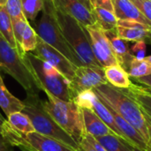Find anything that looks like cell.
I'll use <instances>...</instances> for the list:
<instances>
[{
  "label": "cell",
  "mask_w": 151,
  "mask_h": 151,
  "mask_svg": "<svg viewBox=\"0 0 151 151\" xmlns=\"http://www.w3.org/2000/svg\"><path fill=\"white\" fill-rule=\"evenodd\" d=\"M92 90L102 103L133 125L142 135L147 144L149 143V130L144 113L132 97L123 89L115 88L109 83L100 85Z\"/></svg>",
  "instance_id": "obj_1"
},
{
  "label": "cell",
  "mask_w": 151,
  "mask_h": 151,
  "mask_svg": "<svg viewBox=\"0 0 151 151\" xmlns=\"http://www.w3.org/2000/svg\"><path fill=\"white\" fill-rule=\"evenodd\" d=\"M53 13L64 38L80 60L81 65L102 67L93 53L89 36L85 27L73 17L60 11L55 4L53 6Z\"/></svg>",
  "instance_id": "obj_2"
},
{
  "label": "cell",
  "mask_w": 151,
  "mask_h": 151,
  "mask_svg": "<svg viewBox=\"0 0 151 151\" xmlns=\"http://www.w3.org/2000/svg\"><path fill=\"white\" fill-rule=\"evenodd\" d=\"M29 69L34 75L40 90L47 91L64 101H73L69 87V81L55 67L42 60L33 52L23 55Z\"/></svg>",
  "instance_id": "obj_3"
},
{
  "label": "cell",
  "mask_w": 151,
  "mask_h": 151,
  "mask_svg": "<svg viewBox=\"0 0 151 151\" xmlns=\"http://www.w3.org/2000/svg\"><path fill=\"white\" fill-rule=\"evenodd\" d=\"M23 104L24 108L21 111L27 115L35 132L53 138L76 151L78 144L46 111L38 94H27Z\"/></svg>",
  "instance_id": "obj_4"
},
{
  "label": "cell",
  "mask_w": 151,
  "mask_h": 151,
  "mask_svg": "<svg viewBox=\"0 0 151 151\" xmlns=\"http://www.w3.org/2000/svg\"><path fill=\"white\" fill-rule=\"evenodd\" d=\"M44 93L48 98L42 101L44 109L79 145L86 133L81 108L74 101H64L47 91Z\"/></svg>",
  "instance_id": "obj_5"
},
{
  "label": "cell",
  "mask_w": 151,
  "mask_h": 151,
  "mask_svg": "<svg viewBox=\"0 0 151 151\" xmlns=\"http://www.w3.org/2000/svg\"><path fill=\"white\" fill-rule=\"evenodd\" d=\"M0 67L16 80L27 94H38L40 90L24 57L12 47L0 34Z\"/></svg>",
  "instance_id": "obj_6"
},
{
  "label": "cell",
  "mask_w": 151,
  "mask_h": 151,
  "mask_svg": "<svg viewBox=\"0 0 151 151\" xmlns=\"http://www.w3.org/2000/svg\"><path fill=\"white\" fill-rule=\"evenodd\" d=\"M43 8L42 14L40 20L35 26V31L37 35L49 45L52 46L58 51H60L65 57H66L73 65L82 66L80 60L71 49L64 38L58 22L53 13V1L52 0H42Z\"/></svg>",
  "instance_id": "obj_7"
},
{
  "label": "cell",
  "mask_w": 151,
  "mask_h": 151,
  "mask_svg": "<svg viewBox=\"0 0 151 151\" xmlns=\"http://www.w3.org/2000/svg\"><path fill=\"white\" fill-rule=\"evenodd\" d=\"M1 134L12 147H16L21 151H75L62 142L35 131L27 134L17 131L9 124L7 119L2 126Z\"/></svg>",
  "instance_id": "obj_8"
},
{
  "label": "cell",
  "mask_w": 151,
  "mask_h": 151,
  "mask_svg": "<svg viewBox=\"0 0 151 151\" xmlns=\"http://www.w3.org/2000/svg\"><path fill=\"white\" fill-rule=\"evenodd\" d=\"M105 83L108 81L103 67L82 65L76 68L74 76L69 82V87L74 98L83 91L93 89Z\"/></svg>",
  "instance_id": "obj_9"
},
{
  "label": "cell",
  "mask_w": 151,
  "mask_h": 151,
  "mask_svg": "<svg viewBox=\"0 0 151 151\" xmlns=\"http://www.w3.org/2000/svg\"><path fill=\"white\" fill-rule=\"evenodd\" d=\"M91 43L93 53L103 68L118 64L114 56L109 39L101 27L95 23L94 25L85 27Z\"/></svg>",
  "instance_id": "obj_10"
},
{
  "label": "cell",
  "mask_w": 151,
  "mask_h": 151,
  "mask_svg": "<svg viewBox=\"0 0 151 151\" xmlns=\"http://www.w3.org/2000/svg\"><path fill=\"white\" fill-rule=\"evenodd\" d=\"M33 53L55 67L69 81L73 80L77 66L73 65L60 51L46 43L39 36L37 38L36 47Z\"/></svg>",
  "instance_id": "obj_11"
},
{
  "label": "cell",
  "mask_w": 151,
  "mask_h": 151,
  "mask_svg": "<svg viewBox=\"0 0 151 151\" xmlns=\"http://www.w3.org/2000/svg\"><path fill=\"white\" fill-rule=\"evenodd\" d=\"M55 6L73 17L82 26L88 27L96 22L92 11L78 0H52Z\"/></svg>",
  "instance_id": "obj_12"
},
{
  "label": "cell",
  "mask_w": 151,
  "mask_h": 151,
  "mask_svg": "<svg viewBox=\"0 0 151 151\" xmlns=\"http://www.w3.org/2000/svg\"><path fill=\"white\" fill-rule=\"evenodd\" d=\"M107 108L111 112L119 129L120 130L121 134L124 136V139L130 145H132L133 147L137 148V149L142 151H151L150 148L148 146V144L145 142L142 135L140 134V132L133 125L128 123L126 119H124L120 115H119L116 111H114L110 107L107 106Z\"/></svg>",
  "instance_id": "obj_13"
},
{
  "label": "cell",
  "mask_w": 151,
  "mask_h": 151,
  "mask_svg": "<svg viewBox=\"0 0 151 151\" xmlns=\"http://www.w3.org/2000/svg\"><path fill=\"white\" fill-rule=\"evenodd\" d=\"M118 19H129L142 23L151 29V22L130 0H111Z\"/></svg>",
  "instance_id": "obj_14"
},
{
  "label": "cell",
  "mask_w": 151,
  "mask_h": 151,
  "mask_svg": "<svg viewBox=\"0 0 151 151\" xmlns=\"http://www.w3.org/2000/svg\"><path fill=\"white\" fill-rule=\"evenodd\" d=\"M104 33L110 41L112 51L117 58L118 64L121 65L126 71H127L129 63L131 59L134 58V56L131 54L129 50L127 41L121 39L118 36L116 28L109 31H104Z\"/></svg>",
  "instance_id": "obj_15"
},
{
  "label": "cell",
  "mask_w": 151,
  "mask_h": 151,
  "mask_svg": "<svg viewBox=\"0 0 151 151\" xmlns=\"http://www.w3.org/2000/svg\"><path fill=\"white\" fill-rule=\"evenodd\" d=\"M81 110L85 132L87 134H89L94 137H100L110 134H114L92 110L85 108H81Z\"/></svg>",
  "instance_id": "obj_16"
},
{
  "label": "cell",
  "mask_w": 151,
  "mask_h": 151,
  "mask_svg": "<svg viewBox=\"0 0 151 151\" xmlns=\"http://www.w3.org/2000/svg\"><path fill=\"white\" fill-rule=\"evenodd\" d=\"M106 80L111 86L125 89L129 88L134 83L130 80L128 73L119 64L104 68Z\"/></svg>",
  "instance_id": "obj_17"
},
{
  "label": "cell",
  "mask_w": 151,
  "mask_h": 151,
  "mask_svg": "<svg viewBox=\"0 0 151 151\" xmlns=\"http://www.w3.org/2000/svg\"><path fill=\"white\" fill-rule=\"evenodd\" d=\"M88 109L92 110L115 134H117L119 137H121L122 139H124V136L121 134L120 130L119 129L111 112L107 108V106L100 101V99L96 96V95L93 97V99H92Z\"/></svg>",
  "instance_id": "obj_18"
},
{
  "label": "cell",
  "mask_w": 151,
  "mask_h": 151,
  "mask_svg": "<svg viewBox=\"0 0 151 151\" xmlns=\"http://www.w3.org/2000/svg\"><path fill=\"white\" fill-rule=\"evenodd\" d=\"M0 108L6 117L17 111H21L24 108L23 101H20L6 88L0 74Z\"/></svg>",
  "instance_id": "obj_19"
},
{
  "label": "cell",
  "mask_w": 151,
  "mask_h": 151,
  "mask_svg": "<svg viewBox=\"0 0 151 151\" xmlns=\"http://www.w3.org/2000/svg\"><path fill=\"white\" fill-rule=\"evenodd\" d=\"M123 90L138 104L144 113L151 118V94L146 91L144 87L133 84L129 88Z\"/></svg>",
  "instance_id": "obj_20"
},
{
  "label": "cell",
  "mask_w": 151,
  "mask_h": 151,
  "mask_svg": "<svg viewBox=\"0 0 151 151\" xmlns=\"http://www.w3.org/2000/svg\"><path fill=\"white\" fill-rule=\"evenodd\" d=\"M107 151H134V147L115 134L95 137Z\"/></svg>",
  "instance_id": "obj_21"
},
{
  "label": "cell",
  "mask_w": 151,
  "mask_h": 151,
  "mask_svg": "<svg viewBox=\"0 0 151 151\" xmlns=\"http://www.w3.org/2000/svg\"><path fill=\"white\" fill-rule=\"evenodd\" d=\"M0 34L12 47L19 51V46L13 34L12 21L5 6H0Z\"/></svg>",
  "instance_id": "obj_22"
},
{
  "label": "cell",
  "mask_w": 151,
  "mask_h": 151,
  "mask_svg": "<svg viewBox=\"0 0 151 151\" xmlns=\"http://www.w3.org/2000/svg\"><path fill=\"white\" fill-rule=\"evenodd\" d=\"M91 11L95 17L96 22L104 31H109L117 27L118 18L115 16L113 12L100 7L93 8Z\"/></svg>",
  "instance_id": "obj_23"
},
{
  "label": "cell",
  "mask_w": 151,
  "mask_h": 151,
  "mask_svg": "<svg viewBox=\"0 0 151 151\" xmlns=\"http://www.w3.org/2000/svg\"><path fill=\"white\" fill-rule=\"evenodd\" d=\"M7 121L9 124L17 131H19L24 134L35 132V128L27 117V114H25L22 111H17L10 114L7 117Z\"/></svg>",
  "instance_id": "obj_24"
},
{
  "label": "cell",
  "mask_w": 151,
  "mask_h": 151,
  "mask_svg": "<svg viewBox=\"0 0 151 151\" xmlns=\"http://www.w3.org/2000/svg\"><path fill=\"white\" fill-rule=\"evenodd\" d=\"M116 32L119 38L127 42H138L145 39H151V31L147 29L127 28L117 26Z\"/></svg>",
  "instance_id": "obj_25"
},
{
  "label": "cell",
  "mask_w": 151,
  "mask_h": 151,
  "mask_svg": "<svg viewBox=\"0 0 151 151\" xmlns=\"http://www.w3.org/2000/svg\"><path fill=\"white\" fill-rule=\"evenodd\" d=\"M127 72L128 73L129 76L133 77L134 79L148 76L151 74V64L145 59L139 60L134 57L129 63Z\"/></svg>",
  "instance_id": "obj_26"
},
{
  "label": "cell",
  "mask_w": 151,
  "mask_h": 151,
  "mask_svg": "<svg viewBox=\"0 0 151 151\" xmlns=\"http://www.w3.org/2000/svg\"><path fill=\"white\" fill-rule=\"evenodd\" d=\"M38 35L35 29L30 26L28 21L27 22L21 38V49L24 52H33L37 44Z\"/></svg>",
  "instance_id": "obj_27"
},
{
  "label": "cell",
  "mask_w": 151,
  "mask_h": 151,
  "mask_svg": "<svg viewBox=\"0 0 151 151\" xmlns=\"http://www.w3.org/2000/svg\"><path fill=\"white\" fill-rule=\"evenodd\" d=\"M22 12L27 20H35L43 8L42 0H21Z\"/></svg>",
  "instance_id": "obj_28"
},
{
  "label": "cell",
  "mask_w": 151,
  "mask_h": 151,
  "mask_svg": "<svg viewBox=\"0 0 151 151\" xmlns=\"http://www.w3.org/2000/svg\"><path fill=\"white\" fill-rule=\"evenodd\" d=\"M5 8L12 19V21L25 18L21 7V0H7Z\"/></svg>",
  "instance_id": "obj_29"
},
{
  "label": "cell",
  "mask_w": 151,
  "mask_h": 151,
  "mask_svg": "<svg viewBox=\"0 0 151 151\" xmlns=\"http://www.w3.org/2000/svg\"><path fill=\"white\" fill-rule=\"evenodd\" d=\"M146 50H147V45L144 40L135 42V43L132 46L131 51L132 55L139 60H142L146 58Z\"/></svg>",
  "instance_id": "obj_30"
},
{
  "label": "cell",
  "mask_w": 151,
  "mask_h": 151,
  "mask_svg": "<svg viewBox=\"0 0 151 151\" xmlns=\"http://www.w3.org/2000/svg\"><path fill=\"white\" fill-rule=\"evenodd\" d=\"M130 1L151 22V1L149 0H130Z\"/></svg>",
  "instance_id": "obj_31"
},
{
  "label": "cell",
  "mask_w": 151,
  "mask_h": 151,
  "mask_svg": "<svg viewBox=\"0 0 151 151\" xmlns=\"http://www.w3.org/2000/svg\"><path fill=\"white\" fill-rule=\"evenodd\" d=\"M88 1L90 3L92 9L100 7V8H104V9H106L108 11L114 12L113 4H112L111 0H88Z\"/></svg>",
  "instance_id": "obj_32"
},
{
  "label": "cell",
  "mask_w": 151,
  "mask_h": 151,
  "mask_svg": "<svg viewBox=\"0 0 151 151\" xmlns=\"http://www.w3.org/2000/svg\"><path fill=\"white\" fill-rule=\"evenodd\" d=\"M83 137L91 144V146H92L96 151H107L104 147H103V145H101V144L96 141V139L94 136L90 135L89 134L85 133V134H84Z\"/></svg>",
  "instance_id": "obj_33"
},
{
  "label": "cell",
  "mask_w": 151,
  "mask_h": 151,
  "mask_svg": "<svg viewBox=\"0 0 151 151\" xmlns=\"http://www.w3.org/2000/svg\"><path fill=\"white\" fill-rule=\"evenodd\" d=\"M76 151H96L92 146L91 144L83 137L82 141L81 142V143L78 145V148Z\"/></svg>",
  "instance_id": "obj_34"
},
{
  "label": "cell",
  "mask_w": 151,
  "mask_h": 151,
  "mask_svg": "<svg viewBox=\"0 0 151 151\" xmlns=\"http://www.w3.org/2000/svg\"><path fill=\"white\" fill-rule=\"evenodd\" d=\"M0 151H14L13 147L3 136H0Z\"/></svg>",
  "instance_id": "obj_35"
},
{
  "label": "cell",
  "mask_w": 151,
  "mask_h": 151,
  "mask_svg": "<svg viewBox=\"0 0 151 151\" xmlns=\"http://www.w3.org/2000/svg\"><path fill=\"white\" fill-rule=\"evenodd\" d=\"M138 83L143 85L144 87L146 88H151V74L150 75H148V76H144V77H142V78H136L134 79Z\"/></svg>",
  "instance_id": "obj_36"
},
{
  "label": "cell",
  "mask_w": 151,
  "mask_h": 151,
  "mask_svg": "<svg viewBox=\"0 0 151 151\" xmlns=\"http://www.w3.org/2000/svg\"><path fill=\"white\" fill-rule=\"evenodd\" d=\"M147 126H148V130H149V143H148V145L151 150V125L147 122Z\"/></svg>",
  "instance_id": "obj_37"
},
{
  "label": "cell",
  "mask_w": 151,
  "mask_h": 151,
  "mask_svg": "<svg viewBox=\"0 0 151 151\" xmlns=\"http://www.w3.org/2000/svg\"><path fill=\"white\" fill-rule=\"evenodd\" d=\"M78 1H80V2H81V3H82L84 5H86L88 8H89L90 10H92L91 5H90V3H89V1H88V0H78Z\"/></svg>",
  "instance_id": "obj_38"
},
{
  "label": "cell",
  "mask_w": 151,
  "mask_h": 151,
  "mask_svg": "<svg viewBox=\"0 0 151 151\" xmlns=\"http://www.w3.org/2000/svg\"><path fill=\"white\" fill-rule=\"evenodd\" d=\"M5 120H6V119H4V118L2 117V115L0 114V136H2V134H1V128H2V126H3V124H4V122Z\"/></svg>",
  "instance_id": "obj_39"
},
{
  "label": "cell",
  "mask_w": 151,
  "mask_h": 151,
  "mask_svg": "<svg viewBox=\"0 0 151 151\" xmlns=\"http://www.w3.org/2000/svg\"><path fill=\"white\" fill-rule=\"evenodd\" d=\"M144 113V112H143ZM144 118H145V120L149 123V124H150L151 125V118L150 117V116H148L146 113H144Z\"/></svg>",
  "instance_id": "obj_40"
},
{
  "label": "cell",
  "mask_w": 151,
  "mask_h": 151,
  "mask_svg": "<svg viewBox=\"0 0 151 151\" xmlns=\"http://www.w3.org/2000/svg\"><path fill=\"white\" fill-rule=\"evenodd\" d=\"M7 0H0V6H5Z\"/></svg>",
  "instance_id": "obj_41"
},
{
  "label": "cell",
  "mask_w": 151,
  "mask_h": 151,
  "mask_svg": "<svg viewBox=\"0 0 151 151\" xmlns=\"http://www.w3.org/2000/svg\"><path fill=\"white\" fill-rule=\"evenodd\" d=\"M146 61H148L150 64H151V55H150V56H148V57H146L145 58H144Z\"/></svg>",
  "instance_id": "obj_42"
},
{
  "label": "cell",
  "mask_w": 151,
  "mask_h": 151,
  "mask_svg": "<svg viewBox=\"0 0 151 151\" xmlns=\"http://www.w3.org/2000/svg\"><path fill=\"white\" fill-rule=\"evenodd\" d=\"M144 88L146 89V91H148L150 94H151V88H146V87H144Z\"/></svg>",
  "instance_id": "obj_43"
},
{
  "label": "cell",
  "mask_w": 151,
  "mask_h": 151,
  "mask_svg": "<svg viewBox=\"0 0 151 151\" xmlns=\"http://www.w3.org/2000/svg\"><path fill=\"white\" fill-rule=\"evenodd\" d=\"M134 151H142V150H139V149H137V148H134Z\"/></svg>",
  "instance_id": "obj_44"
},
{
  "label": "cell",
  "mask_w": 151,
  "mask_h": 151,
  "mask_svg": "<svg viewBox=\"0 0 151 151\" xmlns=\"http://www.w3.org/2000/svg\"><path fill=\"white\" fill-rule=\"evenodd\" d=\"M149 1H151V0H149Z\"/></svg>",
  "instance_id": "obj_45"
}]
</instances>
